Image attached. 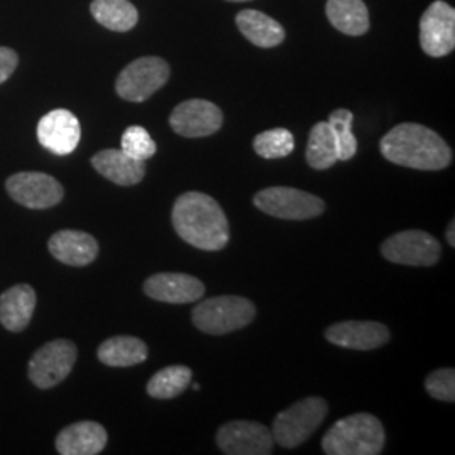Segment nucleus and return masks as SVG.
<instances>
[{
	"label": "nucleus",
	"mask_w": 455,
	"mask_h": 455,
	"mask_svg": "<svg viewBox=\"0 0 455 455\" xmlns=\"http://www.w3.org/2000/svg\"><path fill=\"white\" fill-rule=\"evenodd\" d=\"M172 225L186 243L206 250H223L229 242V223L223 208L212 196L189 191L172 208Z\"/></svg>",
	"instance_id": "obj_1"
},
{
	"label": "nucleus",
	"mask_w": 455,
	"mask_h": 455,
	"mask_svg": "<svg viewBox=\"0 0 455 455\" xmlns=\"http://www.w3.org/2000/svg\"><path fill=\"white\" fill-rule=\"evenodd\" d=\"M379 150L387 161L419 171H442L452 163L451 147L420 124L396 125L381 139Z\"/></svg>",
	"instance_id": "obj_2"
},
{
	"label": "nucleus",
	"mask_w": 455,
	"mask_h": 455,
	"mask_svg": "<svg viewBox=\"0 0 455 455\" xmlns=\"http://www.w3.org/2000/svg\"><path fill=\"white\" fill-rule=\"evenodd\" d=\"M385 447V428L371 413H355L334 423L323 439L327 455H378Z\"/></svg>",
	"instance_id": "obj_3"
},
{
	"label": "nucleus",
	"mask_w": 455,
	"mask_h": 455,
	"mask_svg": "<svg viewBox=\"0 0 455 455\" xmlns=\"http://www.w3.org/2000/svg\"><path fill=\"white\" fill-rule=\"evenodd\" d=\"M251 300L240 295H220L199 302L193 309V323L201 332L223 336L243 329L255 319Z\"/></svg>",
	"instance_id": "obj_4"
},
{
	"label": "nucleus",
	"mask_w": 455,
	"mask_h": 455,
	"mask_svg": "<svg viewBox=\"0 0 455 455\" xmlns=\"http://www.w3.org/2000/svg\"><path fill=\"white\" fill-rule=\"evenodd\" d=\"M327 410V402L321 396H309L285 408L274 420V440L283 449L299 447L324 422Z\"/></svg>",
	"instance_id": "obj_5"
},
{
	"label": "nucleus",
	"mask_w": 455,
	"mask_h": 455,
	"mask_svg": "<svg viewBox=\"0 0 455 455\" xmlns=\"http://www.w3.org/2000/svg\"><path fill=\"white\" fill-rule=\"evenodd\" d=\"M78 358V349L75 342L68 339H54L41 346L33 355L28 366L29 379L41 390H48L73 371V366Z\"/></svg>",
	"instance_id": "obj_6"
},
{
	"label": "nucleus",
	"mask_w": 455,
	"mask_h": 455,
	"mask_svg": "<svg viewBox=\"0 0 455 455\" xmlns=\"http://www.w3.org/2000/svg\"><path fill=\"white\" fill-rule=\"evenodd\" d=\"M171 69L163 58L146 56L127 66L116 78L115 90L118 97L140 103L161 90L169 80Z\"/></svg>",
	"instance_id": "obj_7"
},
{
	"label": "nucleus",
	"mask_w": 455,
	"mask_h": 455,
	"mask_svg": "<svg viewBox=\"0 0 455 455\" xmlns=\"http://www.w3.org/2000/svg\"><path fill=\"white\" fill-rule=\"evenodd\" d=\"M253 203L260 212L280 220L293 221L315 218L325 210V203L321 197L300 189L282 186L261 189L255 195Z\"/></svg>",
	"instance_id": "obj_8"
},
{
	"label": "nucleus",
	"mask_w": 455,
	"mask_h": 455,
	"mask_svg": "<svg viewBox=\"0 0 455 455\" xmlns=\"http://www.w3.org/2000/svg\"><path fill=\"white\" fill-rule=\"evenodd\" d=\"M440 251L439 242L422 229L400 231L381 244L387 260L410 267H432L439 261Z\"/></svg>",
	"instance_id": "obj_9"
},
{
	"label": "nucleus",
	"mask_w": 455,
	"mask_h": 455,
	"mask_svg": "<svg viewBox=\"0 0 455 455\" xmlns=\"http://www.w3.org/2000/svg\"><path fill=\"white\" fill-rule=\"evenodd\" d=\"M9 196L29 210H48L65 197L63 186L44 172H17L5 182Z\"/></svg>",
	"instance_id": "obj_10"
},
{
	"label": "nucleus",
	"mask_w": 455,
	"mask_h": 455,
	"mask_svg": "<svg viewBox=\"0 0 455 455\" xmlns=\"http://www.w3.org/2000/svg\"><path fill=\"white\" fill-rule=\"evenodd\" d=\"M216 443L228 455H268L274 452L272 430L251 420L225 423L216 434Z\"/></svg>",
	"instance_id": "obj_11"
},
{
	"label": "nucleus",
	"mask_w": 455,
	"mask_h": 455,
	"mask_svg": "<svg viewBox=\"0 0 455 455\" xmlns=\"http://www.w3.org/2000/svg\"><path fill=\"white\" fill-rule=\"evenodd\" d=\"M420 46L432 58H442L455 48V11L435 0L420 19Z\"/></svg>",
	"instance_id": "obj_12"
},
{
	"label": "nucleus",
	"mask_w": 455,
	"mask_h": 455,
	"mask_svg": "<svg viewBox=\"0 0 455 455\" xmlns=\"http://www.w3.org/2000/svg\"><path fill=\"white\" fill-rule=\"evenodd\" d=\"M169 124L171 129L182 137H208L221 129L223 112L208 100H188L172 110Z\"/></svg>",
	"instance_id": "obj_13"
},
{
	"label": "nucleus",
	"mask_w": 455,
	"mask_h": 455,
	"mask_svg": "<svg viewBox=\"0 0 455 455\" xmlns=\"http://www.w3.org/2000/svg\"><path fill=\"white\" fill-rule=\"evenodd\" d=\"M82 139V127L75 115L65 108L52 110L37 124V140L56 156L75 152Z\"/></svg>",
	"instance_id": "obj_14"
},
{
	"label": "nucleus",
	"mask_w": 455,
	"mask_h": 455,
	"mask_svg": "<svg viewBox=\"0 0 455 455\" xmlns=\"http://www.w3.org/2000/svg\"><path fill=\"white\" fill-rule=\"evenodd\" d=\"M325 339L346 349L371 351L390 341V331L373 321H344L327 327Z\"/></svg>",
	"instance_id": "obj_15"
},
{
	"label": "nucleus",
	"mask_w": 455,
	"mask_h": 455,
	"mask_svg": "<svg viewBox=\"0 0 455 455\" xmlns=\"http://www.w3.org/2000/svg\"><path fill=\"white\" fill-rule=\"evenodd\" d=\"M204 283L188 274H156L144 283V292L165 304H189L204 295Z\"/></svg>",
	"instance_id": "obj_16"
},
{
	"label": "nucleus",
	"mask_w": 455,
	"mask_h": 455,
	"mask_svg": "<svg viewBox=\"0 0 455 455\" xmlns=\"http://www.w3.org/2000/svg\"><path fill=\"white\" fill-rule=\"evenodd\" d=\"M51 255L69 267H86L97 260L98 242L84 231L61 229L49 238Z\"/></svg>",
	"instance_id": "obj_17"
},
{
	"label": "nucleus",
	"mask_w": 455,
	"mask_h": 455,
	"mask_svg": "<svg viewBox=\"0 0 455 455\" xmlns=\"http://www.w3.org/2000/svg\"><path fill=\"white\" fill-rule=\"evenodd\" d=\"M108 434L97 422H76L63 428L56 439L61 455H97L105 449Z\"/></svg>",
	"instance_id": "obj_18"
},
{
	"label": "nucleus",
	"mask_w": 455,
	"mask_h": 455,
	"mask_svg": "<svg viewBox=\"0 0 455 455\" xmlns=\"http://www.w3.org/2000/svg\"><path fill=\"white\" fill-rule=\"evenodd\" d=\"M98 174L118 186H135L146 176V163L127 156L122 148H105L92 157Z\"/></svg>",
	"instance_id": "obj_19"
},
{
	"label": "nucleus",
	"mask_w": 455,
	"mask_h": 455,
	"mask_svg": "<svg viewBox=\"0 0 455 455\" xmlns=\"http://www.w3.org/2000/svg\"><path fill=\"white\" fill-rule=\"evenodd\" d=\"M36 292L28 283H19L0 295V324L11 332L24 331L36 309Z\"/></svg>",
	"instance_id": "obj_20"
},
{
	"label": "nucleus",
	"mask_w": 455,
	"mask_h": 455,
	"mask_svg": "<svg viewBox=\"0 0 455 455\" xmlns=\"http://www.w3.org/2000/svg\"><path fill=\"white\" fill-rule=\"evenodd\" d=\"M236 26L244 37L259 48H274L285 39V31L275 19L253 9L242 11L236 16Z\"/></svg>",
	"instance_id": "obj_21"
},
{
	"label": "nucleus",
	"mask_w": 455,
	"mask_h": 455,
	"mask_svg": "<svg viewBox=\"0 0 455 455\" xmlns=\"http://www.w3.org/2000/svg\"><path fill=\"white\" fill-rule=\"evenodd\" d=\"M148 347L146 342L133 336H115L101 342L98 359L112 368H129L146 361Z\"/></svg>",
	"instance_id": "obj_22"
},
{
	"label": "nucleus",
	"mask_w": 455,
	"mask_h": 455,
	"mask_svg": "<svg viewBox=\"0 0 455 455\" xmlns=\"http://www.w3.org/2000/svg\"><path fill=\"white\" fill-rule=\"evenodd\" d=\"M325 14L342 34L363 36L370 29L368 7L363 0H327Z\"/></svg>",
	"instance_id": "obj_23"
},
{
	"label": "nucleus",
	"mask_w": 455,
	"mask_h": 455,
	"mask_svg": "<svg viewBox=\"0 0 455 455\" xmlns=\"http://www.w3.org/2000/svg\"><path fill=\"white\" fill-rule=\"evenodd\" d=\"M90 9L103 28L116 33L131 31L139 20V12L129 0H93Z\"/></svg>",
	"instance_id": "obj_24"
},
{
	"label": "nucleus",
	"mask_w": 455,
	"mask_h": 455,
	"mask_svg": "<svg viewBox=\"0 0 455 455\" xmlns=\"http://www.w3.org/2000/svg\"><path fill=\"white\" fill-rule=\"evenodd\" d=\"M307 164L312 169L324 171L339 161L334 132L329 122H319L312 127L307 142Z\"/></svg>",
	"instance_id": "obj_25"
},
{
	"label": "nucleus",
	"mask_w": 455,
	"mask_h": 455,
	"mask_svg": "<svg viewBox=\"0 0 455 455\" xmlns=\"http://www.w3.org/2000/svg\"><path fill=\"white\" fill-rule=\"evenodd\" d=\"M193 381V371L188 366H167L154 374L147 383V393L157 400H171L188 390Z\"/></svg>",
	"instance_id": "obj_26"
},
{
	"label": "nucleus",
	"mask_w": 455,
	"mask_h": 455,
	"mask_svg": "<svg viewBox=\"0 0 455 455\" xmlns=\"http://www.w3.org/2000/svg\"><path fill=\"white\" fill-rule=\"evenodd\" d=\"M353 114L346 108H338L329 116V125L334 132L336 146H338V157L339 161H349L358 152V140L351 131L353 125Z\"/></svg>",
	"instance_id": "obj_27"
},
{
	"label": "nucleus",
	"mask_w": 455,
	"mask_h": 455,
	"mask_svg": "<svg viewBox=\"0 0 455 455\" xmlns=\"http://www.w3.org/2000/svg\"><path fill=\"white\" fill-rule=\"evenodd\" d=\"M295 140L293 135L287 129H272L261 132L255 140L253 148L263 159H282L292 154Z\"/></svg>",
	"instance_id": "obj_28"
},
{
	"label": "nucleus",
	"mask_w": 455,
	"mask_h": 455,
	"mask_svg": "<svg viewBox=\"0 0 455 455\" xmlns=\"http://www.w3.org/2000/svg\"><path fill=\"white\" fill-rule=\"evenodd\" d=\"M122 150L133 159L146 163L156 156L157 146L144 127L132 125L122 135Z\"/></svg>",
	"instance_id": "obj_29"
},
{
	"label": "nucleus",
	"mask_w": 455,
	"mask_h": 455,
	"mask_svg": "<svg viewBox=\"0 0 455 455\" xmlns=\"http://www.w3.org/2000/svg\"><path fill=\"white\" fill-rule=\"evenodd\" d=\"M427 393L440 402H455V371L452 368H442L428 374L425 379Z\"/></svg>",
	"instance_id": "obj_30"
},
{
	"label": "nucleus",
	"mask_w": 455,
	"mask_h": 455,
	"mask_svg": "<svg viewBox=\"0 0 455 455\" xmlns=\"http://www.w3.org/2000/svg\"><path fill=\"white\" fill-rule=\"evenodd\" d=\"M17 63H19V58L16 51L0 48V84L11 78V75L16 71Z\"/></svg>",
	"instance_id": "obj_31"
},
{
	"label": "nucleus",
	"mask_w": 455,
	"mask_h": 455,
	"mask_svg": "<svg viewBox=\"0 0 455 455\" xmlns=\"http://www.w3.org/2000/svg\"><path fill=\"white\" fill-rule=\"evenodd\" d=\"M455 221H451V225L447 228V242L451 243V246H455Z\"/></svg>",
	"instance_id": "obj_32"
},
{
	"label": "nucleus",
	"mask_w": 455,
	"mask_h": 455,
	"mask_svg": "<svg viewBox=\"0 0 455 455\" xmlns=\"http://www.w3.org/2000/svg\"><path fill=\"white\" fill-rule=\"evenodd\" d=\"M193 388H195L196 391L201 390V387H199L197 383H193Z\"/></svg>",
	"instance_id": "obj_33"
},
{
	"label": "nucleus",
	"mask_w": 455,
	"mask_h": 455,
	"mask_svg": "<svg viewBox=\"0 0 455 455\" xmlns=\"http://www.w3.org/2000/svg\"><path fill=\"white\" fill-rule=\"evenodd\" d=\"M228 2H246V0H228Z\"/></svg>",
	"instance_id": "obj_34"
}]
</instances>
